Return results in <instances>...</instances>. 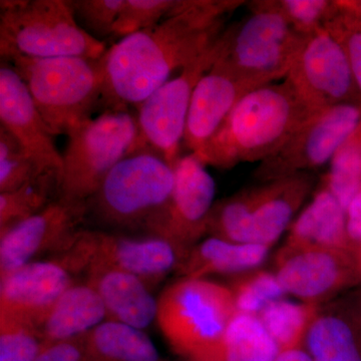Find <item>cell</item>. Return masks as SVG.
Listing matches in <instances>:
<instances>
[{"mask_svg":"<svg viewBox=\"0 0 361 361\" xmlns=\"http://www.w3.org/2000/svg\"><path fill=\"white\" fill-rule=\"evenodd\" d=\"M244 1L182 0L158 25L128 35L99 59L102 101L108 110L139 106L159 87L200 56L224 32L225 23Z\"/></svg>","mask_w":361,"mask_h":361,"instance_id":"obj_1","label":"cell"},{"mask_svg":"<svg viewBox=\"0 0 361 361\" xmlns=\"http://www.w3.org/2000/svg\"><path fill=\"white\" fill-rule=\"evenodd\" d=\"M312 115L285 80L257 87L240 99L199 160L219 169L261 163Z\"/></svg>","mask_w":361,"mask_h":361,"instance_id":"obj_2","label":"cell"},{"mask_svg":"<svg viewBox=\"0 0 361 361\" xmlns=\"http://www.w3.org/2000/svg\"><path fill=\"white\" fill-rule=\"evenodd\" d=\"M2 61L11 63L23 78L54 135H68L90 120L102 101L104 80L99 59L11 54Z\"/></svg>","mask_w":361,"mask_h":361,"instance_id":"obj_3","label":"cell"},{"mask_svg":"<svg viewBox=\"0 0 361 361\" xmlns=\"http://www.w3.org/2000/svg\"><path fill=\"white\" fill-rule=\"evenodd\" d=\"M249 14L225 30L216 65L255 89L286 78L308 37L294 30L277 0L252 1Z\"/></svg>","mask_w":361,"mask_h":361,"instance_id":"obj_4","label":"cell"},{"mask_svg":"<svg viewBox=\"0 0 361 361\" xmlns=\"http://www.w3.org/2000/svg\"><path fill=\"white\" fill-rule=\"evenodd\" d=\"M106 42L96 39L78 23L66 0H1L0 54L28 58L78 56L101 59Z\"/></svg>","mask_w":361,"mask_h":361,"instance_id":"obj_5","label":"cell"},{"mask_svg":"<svg viewBox=\"0 0 361 361\" xmlns=\"http://www.w3.org/2000/svg\"><path fill=\"white\" fill-rule=\"evenodd\" d=\"M237 312L229 287L182 278L158 299L157 322L176 353L194 361H213Z\"/></svg>","mask_w":361,"mask_h":361,"instance_id":"obj_6","label":"cell"},{"mask_svg":"<svg viewBox=\"0 0 361 361\" xmlns=\"http://www.w3.org/2000/svg\"><path fill=\"white\" fill-rule=\"evenodd\" d=\"M310 173L262 182L214 204L207 233L239 244L270 247L314 188Z\"/></svg>","mask_w":361,"mask_h":361,"instance_id":"obj_7","label":"cell"},{"mask_svg":"<svg viewBox=\"0 0 361 361\" xmlns=\"http://www.w3.org/2000/svg\"><path fill=\"white\" fill-rule=\"evenodd\" d=\"M68 137L58 198L87 204L115 166L137 151V116L128 110H106Z\"/></svg>","mask_w":361,"mask_h":361,"instance_id":"obj_8","label":"cell"},{"mask_svg":"<svg viewBox=\"0 0 361 361\" xmlns=\"http://www.w3.org/2000/svg\"><path fill=\"white\" fill-rule=\"evenodd\" d=\"M174 185V168L142 149L116 165L87 204L108 224L148 231L167 207Z\"/></svg>","mask_w":361,"mask_h":361,"instance_id":"obj_9","label":"cell"},{"mask_svg":"<svg viewBox=\"0 0 361 361\" xmlns=\"http://www.w3.org/2000/svg\"><path fill=\"white\" fill-rule=\"evenodd\" d=\"M184 254L167 240L151 236L128 238L101 231L80 230L54 260L73 273L116 270L141 278L149 286L178 270Z\"/></svg>","mask_w":361,"mask_h":361,"instance_id":"obj_10","label":"cell"},{"mask_svg":"<svg viewBox=\"0 0 361 361\" xmlns=\"http://www.w3.org/2000/svg\"><path fill=\"white\" fill-rule=\"evenodd\" d=\"M225 47V30L200 56L169 80L137 106V151L149 149L175 167L180 158L188 111L201 78L217 63Z\"/></svg>","mask_w":361,"mask_h":361,"instance_id":"obj_11","label":"cell"},{"mask_svg":"<svg viewBox=\"0 0 361 361\" xmlns=\"http://www.w3.org/2000/svg\"><path fill=\"white\" fill-rule=\"evenodd\" d=\"M361 123V106L343 104L310 116L283 147L254 171L262 182L310 173L330 163Z\"/></svg>","mask_w":361,"mask_h":361,"instance_id":"obj_12","label":"cell"},{"mask_svg":"<svg viewBox=\"0 0 361 361\" xmlns=\"http://www.w3.org/2000/svg\"><path fill=\"white\" fill-rule=\"evenodd\" d=\"M284 80L312 114L355 104L350 99L356 84L348 56L325 28L308 37Z\"/></svg>","mask_w":361,"mask_h":361,"instance_id":"obj_13","label":"cell"},{"mask_svg":"<svg viewBox=\"0 0 361 361\" xmlns=\"http://www.w3.org/2000/svg\"><path fill=\"white\" fill-rule=\"evenodd\" d=\"M275 274L286 293L318 306L361 283L355 255L342 249L285 245Z\"/></svg>","mask_w":361,"mask_h":361,"instance_id":"obj_14","label":"cell"},{"mask_svg":"<svg viewBox=\"0 0 361 361\" xmlns=\"http://www.w3.org/2000/svg\"><path fill=\"white\" fill-rule=\"evenodd\" d=\"M174 172L170 201L148 232L171 242L186 256L207 233L216 185L206 166L194 154L180 157Z\"/></svg>","mask_w":361,"mask_h":361,"instance_id":"obj_15","label":"cell"},{"mask_svg":"<svg viewBox=\"0 0 361 361\" xmlns=\"http://www.w3.org/2000/svg\"><path fill=\"white\" fill-rule=\"evenodd\" d=\"M87 204L56 199L42 212L0 234V277L33 262L42 254H56L80 231Z\"/></svg>","mask_w":361,"mask_h":361,"instance_id":"obj_16","label":"cell"},{"mask_svg":"<svg viewBox=\"0 0 361 361\" xmlns=\"http://www.w3.org/2000/svg\"><path fill=\"white\" fill-rule=\"evenodd\" d=\"M71 275L52 259L33 261L0 277V319L39 329L59 297L75 284Z\"/></svg>","mask_w":361,"mask_h":361,"instance_id":"obj_17","label":"cell"},{"mask_svg":"<svg viewBox=\"0 0 361 361\" xmlns=\"http://www.w3.org/2000/svg\"><path fill=\"white\" fill-rule=\"evenodd\" d=\"M0 126L20 142L42 173L61 177L63 155L54 144V135L23 78L6 61L0 66Z\"/></svg>","mask_w":361,"mask_h":361,"instance_id":"obj_18","label":"cell"},{"mask_svg":"<svg viewBox=\"0 0 361 361\" xmlns=\"http://www.w3.org/2000/svg\"><path fill=\"white\" fill-rule=\"evenodd\" d=\"M253 90L249 82L214 65L195 89L188 111L183 141L191 154L200 159L234 106Z\"/></svg>","mask_w":361,"mask_h":361,"instance_id":"obj_19","label":"cell"},{"mask_svg":"<svg viewBox=\"0 0 361 361\" xmlns=\"http://www.w3.org/2000/svg\"><path fill=\"white\" fill-rule=\"evenodd\" d=\"M304 344L312 361H361V308L349 297L320 310Z\"/></svg>","mask_w":361,"mask_h":361,"instance_id":"obj_20","label":"cell"},{"mask_svg":"<svg viewBox=\"0 0 361 361\" xmlns=\"http://www.w3.org/2000/svg\"><path fill=\"white\" fill-rule=\"evenodd\" d=\"M87 276V283L101 296L109 320L141 330L157 320L158 300L141 278L116 270L94 271Z\"/></svg>","mask_w":361,"mask_h":361,"instance_id":"obj_21","label":"cell"},{"mask_svg":"<svg viewBox=\"0 0 361 361\" xmlns=\"http://www.w3.org/2000/svg\"><path fill=\"white\" fill-rule=\"evenodd\" d=\"M285 245L348 250L345 210L323 183L291 225Z\"/></svg>","mask_w":361,"mask_h":361,"instance_id":"obj_22","label":"cell"},{"mask_svg":"<svg viewBox=\"0 0 361 361\" xmlns=\"http://www.w3.org/2000/svg\"><path fill=\"white\" fill-rule=\"evenodd\" d=\"M106 318L101 296L89 283L73 284L52 306L40 326L44 344L85 336Z\"/></svg>","mask_w":361,"mask_h":361,"instance_id":"obj_23","label":"cell"},{"mask_svg":"<svg viewBox=\"0 0 361 361\" xmlns=\"http://www.w3.org/2000/svg\"><path fill=\"white\" fill-rule=\"evenodd\" d=\"M269 247L239 244L215 237L199 242L188 251L178 271L183 278L205 279L214 274H241L258 267Z\"/></svg>","mask_w":361,"mask_h":361,"instance_id":"obj_24","label":"cell"},{"mask_svg":"<svg viewBox=\"0 0 361 361\" xmlns=\"http://www.w3.org/2000/svg\"><path fill=\"white\" fill-rule=\"evenodd\" d=\"M90 361H158V350L141 329L106 320L80 336Z\"/></svg>","mask_w":361,"mask_h":361,"instance_id":"obj_25","label":"cell"},{"mask_svg":"<svg viewBox=\"0 0 361 361\" xmlns=\"http://www.w3.org/2000/svg\"><path fill=\"white\" fill-rule=\"evenodd\" d=\"M280 353L257 315L237 312L213 361H275Z\"/></svg>","mask_w":361,"mask_h":361,"instance_id":"obj_26","label":"cell"},{"mask_svg":"<svg viewBox=\"0 0 361 361\" xmlns=\"http://www.w3.org/2000/svg\"><path fill=\"white\" fill-rule=\"evenodd\" d=\"M322 306L278 300L257 315L280 351L302 348L308 330Z\"/></svg>","mask_w":361,"mask_h":361,"instance_id":"obj_27","label":"cell"},{"mask_svg":"<svg viewBox=\"0 0 361 361\" xmlns=\"http://www.w3.org/2000/svg\"><path fill=\"white\" fill-rule=\"evenodd\" d=\"M59 182L58 175L44 173L16 191L0 194V234L52 203V195L59 197Z\"/></svg>","mask_w":361,"mask_h":361,"instance_id":"obj_28","label":"cell"},{"mask_svg":"<svg viewBox=\"0 0 361 361\" xmlns=\"http://www.w3.org/2000/svg\"><path fill=\"white\" fill-rule=\"evenodd\" d=\"M344 210L361 192V132L344 142L330 161L329 174L322 180Z\"/></svg>","mask_w":361,"mask_h":361,"instance_id":"obj_29","label":"cell"},{"mask_svg":"<svg viewBox=\"0 0 361 361\" xmlns=\"http://www.w3.org/2000/svg\"><path fill=\"white\" fill-rule=\"evenodd\" d=\"M237 311L258 315L266 306L281 300L286 294L274 273L251 270L238 274L229 286Z\"/></svg>","mask_w":361,"mask_h":361,"instance_id":"obj_30","label":"cell"},{"mask_svg":"<svg viewBox=\"0 0 361 361\" xmlns=\"http://www.w3.org/2000/svg\"><path fill=\"white\" fill-rule=\"evenodd\" d=\"M42 174L20 142L0 126V194L16 191Z\"/></svg>","mask_w":361,"mask_h":361,"instance_id":"obj_31","label":"cell"},{"mask_svg":"<svg viewBox=\"0 0 361 361\" xmlns=\"http://www.w3.org/2000/svg\"><path fill=\"white\" fill-rule=\"evenodd\" d=\"M180 2L182 0H125L111 39L120 40L158 25L172 16Z\"/></svg>","mask_w":361,"mask_h":361,"instance_id":"obj_32","label":"cell"},{"mask_svg":"<svg viewBox=\"0 0 361 361\" xmlns=\"http://www.w3.org/2000/svg\"><path fill=\"white\" fill-rule=\"evenodd\" d=\"M44 345L37 327L0 319V361H37Z\"/></svg>","mask_w":361,"mask_h":361,"instance_id":"obj_33","label":"cell"},{"mask_svg":"<svg viewBox=\"0 0 361 361\" xmlns=\"http://www.w3.org/2000/svg\"><path fill=\"white\" fill-rule=\"evenodd\" d=\"M70 2L78 23L80 21V25L99 39V37L111 39L125 0H73Z\"/></svg>","mask_w":361,"mask_h":361,"instance_id":"obj_34","label":"cell"},{"mask_svg":"<svg viewBox=\"0 0 361 361\" xmlns=\"http://www.w3.org/2000/svg\"><path fill=\"white\" fill-rule=\"evenodd\" d=\"M278 2L294 30L305 37L323 30L337 11L336 1L329 0H279Z\"/></svg>","mask_w":361,"mask_h":361,"instance_id":"obj_35","label":"cell"},{"mask_svg":"<svg viewBox=\"0 0 361 361\" xmlns=\"http://www.w3.org/2000/svg\"><path fill=\"white\" fill-rule=\"evenodd\" d=\"M337 6V2H336ZM341 44L353 71L355 84L361 92V23L337 6V11L324 26Z\"/></svg>","mask_w":361,"mask_h":361,"instance_id":"obj_36","label":"cell"},{"mask_svg":"<svg viewBox=\"0 0 361 361\" xmlns=\"http://www.w3.org/2000/svg\"><path fill=\"white\" fill-rule=\"evenodd\" d=\"M37 361H90L82 338L44 344Z\"/></svg>","mask_w":361,"mask_h":361,"instance_id":"obj_37","label":"cell"},{"mask_svg":"<svg viewBox=\"0 0 361 361\" xmlns=\"http://www.w3.org/2000/svg\"><path fill=\"white\" fill-rule=\"evenodd\" d=\"M346 235L349 252L355 254L361 251V192L346 210Z\"/></svg>","mask_w":361,"mask_h":361,"instance_id":"obj_38","label":"cell"},{"mask_svg":"<svg viewBox=\"0 0 361 361\" xmlns=\"http://www.w3.org/2000/svg\"><path fill=\"white\" fill-rule=\"evenodd\" d=\"M275 361H312L307 351L303 348L283 351Z\"/></svg>","mask_w":361,"mask_h":361,"instance_id":"obj_39","label":"cell"},{"mask_svg":"<svg viewBox=\"0 0 361 361\" xmlns=\"http://www.w3.org/2000/svg\"><path fill=\"white\" fill-rule=\"evenodd\" d=\"M350 298L353 299V300L355 301V302L361 308V289L355 292L353 295L350 296Z\"/></svg>","mask_w":361,"mask_h":361,"instance_id":"obj_40","label":"cell"},{"mask_svg":"<svg viewBox=\"0 0 361 361\" xmlns=\"http://www.w3.org/2000/svg\"><path fill=\"white\" fill-rule=\"evenodd\" d=\"M355 257L356 263H357L358 269H360L361 273V251L357 252V253L353 254Z\"/></svg>","mask_w":361,"mask_h":361,"instance_id":"obj_41","label":"cell"},{"mask_svg":"<svg viewBox=\"0 0 361 361\" xmlns=\"http://www.w3.org/2000/svg\"><path fill=\"white\" fill-rule=\"evenodd\" d=\"M358 130H360L361 132V123H360V127H358Z\"/></svg>","mask_w":361,"mask_h":361,"instance_id":"obj_42","label":"cell"}]
</instances>
